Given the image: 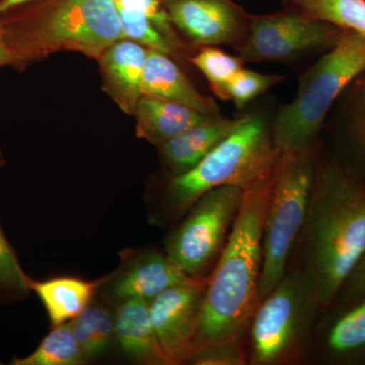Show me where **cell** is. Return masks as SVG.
<instances>
[{"instance_id":"1","label":"cell","mask_w":365,"mask_h":365,"mask_svg":"<svg viewBox=\"0 0 365 365\" xmlns=\"http://www.w3.org/2000/svg\"><path fill=\"white\" fill-rule=\"evenodd\" d=\"M302 234L304 272L327 309L365 253V181L339 163L317 165Z\"/></svg>"},{"instance_id":"2","label":"cell","mask_w":365,"mask_h":365,"mask_svg":"<svg viewBox=\"0 0 365 365\" xmlns=\"http://www.w3.org/2000/svg\"><path fill=\"white\" fill-rule=\"evenodd\" d=\"M271 179L272 174L245 190L227 241L208 276L193 354L220 343L239 342L258 306L262 237Z\"/></svg>"},{"instance_id":"3","label":"cell","mask_w":365,"mask_h":365,"mask_svg":"<svg viewBox=\"0 0 365 365\" xmlns=\"http://www.w3.org/2000/svg\"><path fill=\"white\" fill-rule=\"evenodd\" d=\"M280 155L264 118L245 117L241 125L195 167L169 178L155 205L153 222L181 220L211 190L223 186L250 188L272 174Z\"/></svg>"},{"instance_id":"4","label":"cell","mask_w":365,"mask_h":365,"mask_svg":"<svg viewBox=\"0 0 365 365\" xmlns=\"http://www.w3.org/2000/svg\"><path fill=\"white\" fill-rule=\"evenodd\" d=\"M365 71V35L343 30L329 51L302 76L290 104L271 128L281 153L311 148L336 98Z\"/></svg>"},{"instance_id":"5","label":"cell","mask_w":365,"mask_h":365,"mask_svg":"<svg viewBox=\"0 0 365 365\" xmlns=\"http://www.w3.org/2000/svg\"><path fill=\"white\" fill-rule=\"evenodd\" d=\"M317 165L309 148L281 153L274 168L262 237L259 302L287 275L288 259L306 225Z\"/></svg>"},{"instance_id":"6","label":"cell","mask_w":365,"mask_h":365,"mask_svg":"<svg viewBox=\"0 0 365 365\" xmlns=\"http://www.w3.org/2000/svg\"><path fill=\"white\" fill-rule=\"evenodd\" d=\"M318 307L313 285L304 271L285 275L252 316L253 364L275 365L292 359Z\"/></svg>"},{"instance_id":"7","label":"cell","mask_w":365,"mask_h":365,"mask_svg":"<svg viewBox=\"0 0 365 365\" xmlns=\"http://www.w3.org/2000/svg\"><path fill=\"white\" fill-rule=\"evenodd\" d=\"M244 193L240 187L223 186L204 194L168 237V258L190 277H208L206 273L222 253Z\"/></svg>"},{"instance_id":"8","label":"cell","mask_w":365,"mask_h":365,"mask_svg":"<svg viewBox=\"0 0 365 365\" xmlns=\"http://www.w3.org/2000/svg\"><path fill=\"white\" fill-rule=\"evenodd\" d=\"M37 53L60 50L98 59L117 41L125 39L114 0H56L33 32Z\"/></svg>"},{"instance_id":"9","label":"cell","mask_w":365,"mask_h":365,"mask_svg":"<svg viewBox=\"0 0 365 365\" xmlns=\"http://www.w3.org/2000/svg\"><path fill=\"white\" fill-rule=\"evenodd\" d=\"M342 31L299 13L254 16L250 19L248 37L237 49L239 58L242 62L287 61L332 47Z\"/></svg>"},{"instance_id":"10","label":"cell","mask_w":365,"mask_h":365,"mask_svg":"<svg viewBox=\"0 0 365 365\" xmlns=\"http://www.w3.org/2000/svg\"><path fill=\"white\" fill-rule=\"evenodd\" d=\"M208 277L175 285L150 302L153 330L170 364L189 361L202 309Z\"/></svg>"},{"instance_id":"11","label":"cell","mask_w":365,"mask_h":365,"mask_svg":"<svg viewBox=\"0 0 365 365\" xmlns=\"http://www.w3.org/2000/svg\"><path fill=\"white\" fill-rule=\"evenodd\" d=\"M165 6L173 25L194 44L237 50L248 37L250 19L230 0H165Z\"/></svg>"},{"instance_id":"12","label":"cell","mask_w":365,"mask_h":365,"mask_svg":"<svg viewBox=\"0 0 365 365\" xmlns=\"http://www.w3.org/2000/svg\"><path fill=\"white\" fill-rule=\"evenodd\" d=\"M195 279L178 268L167 255L157 250L128 251L119 269L102 279L98 289L117 304L125 300H150L168 288Z\"/></svg>"},{"instance_id":"13","label":"cell","mask_w":365,"mask_h":365,"mask_svg":"<svg viewBox=\"0 0 365 365\" xmlns=\"http://www.w3.org/2000/svg\"><path fill=\"white\" fill-rule=\"evenodd\" d=\"M148 48L129 39L110 46L100 57L103 88L125 114L133 116L143 97V76Z\"/></svg>"},{"instance_id":"14","label":"cell","mask_w":365,"mask_h":365,"mask_svg":"<svg viewBox=\"0 0 365 365\" xmlns=\"http://www.w3.org/2000/svg\"><path fill=\"white\" fill-rule=\"evenodd\" d=\"M244 119L245 117L227 119L220 115L209 117L158 146L160 160L170 177L180 176L195 167L223 139L232 134Z\"/></svg>"},{"instance_id":"15","label":"cell","mask_w":365,"mask_h":365,"mask_svg":"<svg viewBox=\"0 0 365 365\" xmlns=\"http://www.w3.org/2000/svg\"><path fill=\"white\" fill-rule=\"evenodd\" d=\"M114 317L115 342L123 354L138 364H170L153 330L148 300L120 302Z\"/></svg>"},{"instance_id":"16","label":"cell","mask_w":365,"mask_h":365,"mask_svg":"<svg viewBox=\"0 0 365 365\" xmlns=\"http://www.w3.org/2000/svg\"><path fill=\"white\" fill-rule=\"evenodd\" d=\"M143 93L188 106L208 116L220 115L215 101L201 95L169 55L155 50L146 53Z\"/></svg>"},{"instance_id":"17","label":"cell","mask_w":365,"mask_h":365,"mask_svg":"<svg viewBox=\"0 0 365 365\" xmlns=\"http://www.w3.org/2000/svg\"><path fill=\"white\" fill-rule=\"evenodd\" d=\"M133 116L136 119V136L158 148L213 117L180 103L144 95L137 103Z\"/></svg>"},{"instance_id":"18","label":"cell","mask_w":365,"mask_h":365,"mask_svg":"<svg viewBox=\"0 0 365 365\" xmlns=\"http://www.w3.org/2000/svg\"><path fill=\"white\" fill-rule=\"evenodd\" d=\"M101 283L102 279L88 281L67 276L43 281L30 278L29 288L38 295L55 327L69 323L91 304Z\"/></svg>"},{"instance_id":"19","label":"cell","mask_w":365,"mask_h":365,"mask_svg":"<svg viewBox=\"0 0 365 365\" xmlns=\"http://www.w3.org/2000/svg\"><path fill=\"white\" fill-rule=\"evenodd\" d=\"M345 306L327 329L324 351L331 361L365 364V297Z\"/></svg>"},{"instance_id":"20","label":"cell","mask_w":365,"mask_h":365,"mask_svg":"<svg viewBox=\"0 0 365 365\" xmlns=\"http://www.w3.org/2000/svg\"><path fill=\"white\" fill-rule=\"evenodd\" d=\"M71 325L88 360L103 356L115 341V317L107 307L88 304Z\"/></svg>"},{"instance_id":"21","label":"cell","mask_w":365,"mask_h":365,"mask_svg":"<svg viewBox=\"0 0 365 365\" xmlns=\"http://www.w3.org/2000/svg\"><path fill=\"white\" fill-rule=\"evenodd\" d=\"M88 361L85 353L72 332L71 322L53 327L35 351L21 359H14L13 365H79Z\"/></svg>"},{"instance_id":"22","label":"cell","mask_w":365,"mask_h":365,"mask_svg":"<svg viewBox=\"0 0 365 365\" xmlns=\"http://www.w3.org/2000/svg\"><path fill=\"white\" fill-rule=\"evenodd\" d=\"M299 14L365 35V0H288Z\"/></svg>"},{"instance_id":"23","label":"cell","mask_w":365,"mask_h":365,"mask_svg":"<svg viewBox=\"0 0 365 365\" xmlns=\"http://www.w3.org/2000/svg\"><path fill=\"white\" fill-rule=\"evenodd\" d=\"M125 39L134 41L148 49L173 56L176 51L169 41L151 24L143 0H114Z\"/></svg>"},{"instance_id":"24","label":"cell","mask_w":365,"mask_h":365,"mask_svg":"<svg viewBox=\"0 0 365 365\" xmlns=\"http://www.w3.org/2000/svg\"><path fill=\"white\" fill-rule=\"evenodd\" d=\"M190 61L202 72L213 93L223 101L227 83L241 71L244 63L239 57L215 47H203Z\"/></svg>"},{"instance_id":"25","label":"cell","mask_w":365,"mask_h":365,"mask_svg":"<svg viewBox=\"0 0 365 365\" xmlns=\"http://www.w3.org/2000/svg\"><path fill=\"white\" fill-rule=\"evenodd\" d=\"M29 279L18 257L0 228V299H23L30 292Z\"/></svg>"},{"instance_id":"26","label":"cell","mask_w":365,"mask_h":365,"mask_svg":"<svg viewBox=\"0 0 365 365\" xmlns=\"http://www.w3.org/2000/svg\"><path fill=\"white\" fill-rule=\"evenodd\" d=\"M284 79L277 74L258 73L242 68L227 83L225 91V101L232 100L237 109H242L255 98Z\"/></svg>"},{"instance_id":"27","label":"cell","mask_w":365,"mask_h":365,"mask_svg":"<svg viewBox=\"0 0 365 365\" xmlns=\"http://www.w3.org/2000/svg\"><path fill=\"white\" fill-rule=\"evenodd\" d=\"M189 361L198 365H242L246 359L239 342H225L198 350Z\"/></svg>"},{"instance_id":"28","label":"cell","mask_w":365,"mask_h":365,"mask_svg":"<svg viewBox=\"0 0 365 365\" xmlns=\"http://www.w3.org/2000/svg\"><path fill=\"white\" fill-rule=\"evenodd\" d=\"M365 297V253L353 267L341 287L335 302L348 304Z\"/></svg>"},{"instance_id":"29","label":"cell","mask_w":365,"mask_h":365,"mask_svg":"<svg viewBox=\"0 0 365 365\" xmlns=\"http://www.w3.org/2000/svg\"><path fill=\"white\" fill-rule=\"evenodd\" d=\"M356 95V107L352 122V130L359 150L365 158V71L361 74Z\"/></svg>"},{"instance_id":"30","label":"cell","mask_w":365,"mask_h":365,"mask_svg":"<svg viewBox=\"0 0 365 365\" xmlns=\"http://www.w3.org/2000/svg\"><path fill=\"white\" fill-rule=\"evenodd\" d=\"M16 60V54L7 45L4 28L0 26V67L11 63Z\"/></svg>"},{"instance_id":"31","label":"cell","mask_w":365,"mask_h":365,"mask_svg":"<svg viewBox=\"0 0 365 365\" xmlns=\"http://www.w3.org/2000/svg\"><path fill=\"white\" fill-rule=\"evenodd\" d=\"M31 1H35V0H0V14H6L16 7Z\"/></svg>"}]
</instances>
